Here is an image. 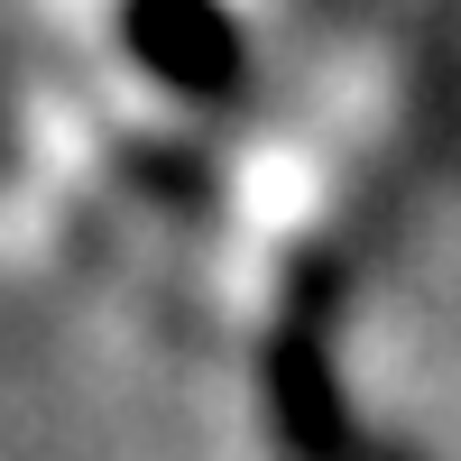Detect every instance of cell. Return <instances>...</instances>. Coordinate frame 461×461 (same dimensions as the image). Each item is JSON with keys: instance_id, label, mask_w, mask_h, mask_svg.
<instances>
[{"instance_id": "cell-2", "label": "cell", "mask_w": 461, "mask_h": 461, "mask_svg": "<svg viewBox=\"0 0 461 461\" xmlns=\"http://www.w3.org/2000/svg\"><path fill=\"white\" fill-rule=\"evenodd\" d=\"M267 415H277L286 461H360V425H351V406H341V369H332L314 295L267 341Z\"/></svg>"}, {"instance_id": "cell-3", "label": "cell", "mask_w": 461, "mask_h": 461, "mask_svg": "<svg viewBox=\"0 0 461 461\" xmlns=\"http://www.w3.org/2000/svg\"><path fill=\"white\" fill-rule=\"evenodd\" d=\"M360 461H415V452H397V443H360Z\"/></svg>"}, {"instance_id": "cell-1", "label": "cell", "mask_w": 461, "mask_h": 461, "mask_svg": "<svg viewBox=\"0 0 461 461\" xmlns=\"http://www.w3.org/2000/svg\"><path fill=\"white\" fill-rule=\"evenodd\" d=\"M121 37H130V56L158 74L167 93H185V102L230 111L249 93V47H240V28H230L221 0H121Z\"/></svg>"}]
</instances>
